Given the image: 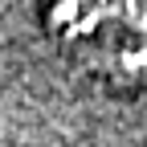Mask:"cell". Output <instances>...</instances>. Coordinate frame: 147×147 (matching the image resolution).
<instances>
[{"instance_id": "cell-1", "label": "cell", "mask_w": 147, "mask_h": 147, "mask_svg": "<svg viewBox=\"0 0 147 147\" xmlns=\"http://www.w3.org/2000/svg\"><path fill=\"white\" fill-rule=\"evenodd\" d=\"M57 41L115 78L147 82V0H49Z\"/></svg>"}]
</instances>
